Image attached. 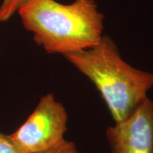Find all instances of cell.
I'll return each instance as SVG.
<instances>
[{"label":"cell","mask_w":153,"mask_h":153,"mask_svg":"<svg viewBox=\"0 0 153 153\" xmlns=\"http://www.w3.org/2000/svg\"><path fill=\"white\" fill-rule=\"evenodd\" d=\"M0 153H26L15 143L9 135L0 131Z\"/></svg>","instance_id":"cell-6"},{"label":"cell","mask_w":153,"mask_h":153,"mask_svg":"<svg viewBox=\"0 0 153 153\" xmlns=\"http://www.w3.org/2000/svg\"><path fill=\"white\" fill-rule=\"evenodd\" d=\"M18 13L33 41L48 53L63 55L91 48L103 36L104 16L94 0H29Z\"/></svg>","instance_id":"cell-1"},{"label":"cell","mask_w":153,"mask_h":153,"mask_svg":"<svg viewBox=\"0 0 153 153\" xmlns=\"http://www.w3.org/2000/svg\"><path fill=\"white\" fill-rule=\"evenodd\" d=\"M29 0H3L0 7V22H7Z\"/></svg>","instance_id":"cell-5"},{"label":"cell","mask_w":153,"mask_h":153,"mask_svg":"<svg viewBox=\"0 0 153 153\" xmlns=\"http://www.w3.org/2000/svg\"><path fill=\"white\" fill-rule=\"evenodd\" d=\"M68 114L52 94L43 96L27 120L9 136L26 153H42L64 140Z\"/></svg>","instance_id":"cell-3"},{"label":"cell","mask_w":153,"mask_h":153,"mask_svg":"<svg viewBox=\"0 0 153 153\" xmlns=\"http://www.w3.org/2000/svg\"><path fill=\"white\" fill-rule=\"evenodd\" d=\"M111 153H153V101L146 99L127 119L106 131Z\"/></svg>","instance_id":"cell-4"},{"label":"cell","mask_w":153,"mask_h":153,"mask_svg":"<svg viewBox=\"0 0 153 153\" xmlns=\"http://www.w3.org/2000/svg\"><path fill=\"white\" fill-rule=\"evenodd\" d=\"M64 56L93 82L115 123L130 117L148 99L147 93L153 87V74L123 60L109 36H104L91 48Z\"/></svg>","instance_id":"cell-2"},{"label":"cell","mask_w":153,"mask_h":153,"mask_svg":"<svg viewBox=\"0 0 153 153\" xmlns=\"http://www.w3.org/2000/svg\"><path fill=\"white\" fill-rule=\"evenodd\" d=\"M42 153H79L76 145L71 141L64 139L53 148Z\"/></svg>","instance_id":"cell-7"}]
</instances>
